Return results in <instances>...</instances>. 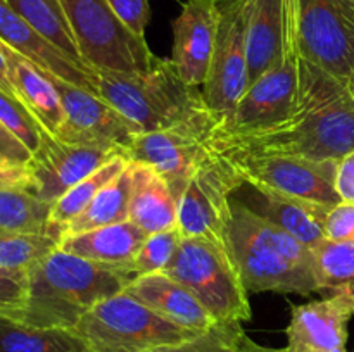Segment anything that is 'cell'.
Masks as SVG:
<instances>
[{
    "mask_svg": "<svg viewBox=\"0 0 354 352\" xmlns=\"http://www.w3.org/2000/svg\"><path fill=\"white\" fill-rule=\"evenodd\" d=\"M116 155L124 154L120 148L107 145L66 144L47 135L30 162L33 176L31 192L52 206L76 183L85 179Z\"/></svg>",
    "mask_w": 354,
    "mask_h": 352,
    "instance_id": "9a60e30c",
    "label": "cell"
},
{
    "mask_svg": "<svg viewBox=\"0 0 354 352\" xmlns=\"http://www.w3.org/2000/svg\"><path fill=\"white\" fill-rule=\"evenodd\" d=\"M0 352H90L73 328L37 326L0 314Z\"/></svg>",
    "mask_w": 354,
    "mask_h": 352,
    "instance_id": "d4e9b609",
    "label": "cell"
},
{
    "mask_svg": "<svg viewBox=\"0 0 354 352\" xmlns=\"http://www.w3.org/2000/svg\"><path fill=\"white\" fill-rule=\"evenodd\" d=\"M241 186H244V182L230 162L209 150L190 176L178 200V230L182 237H206L228 247L232 195Z\"/></svg>",
    "mask_w": 354,
    "mask_h": 352,
    "instance_id": "8fae6325",
    "label": "cell"
},
{
    "mask_svg": "<svg viewBox=\"0 0 354 352\" xmlns=\"http://www.w3.org/2000/svg\"><path fill=\"white\" fill-rule=\"evenodd\" d=\"M30 292V269L0 268V314L19 313Z\"/></svg>",
    "mask_w": 354,
    "mask_h": 352,
    "instance_id": "e575fe53",
    "label": "cell"
},
{
    "mask_svg": "<svg viewBox=\"0 0 354 352\" xmlns=\"http://www.w3.org/2000/svg\"><path fill=\"white\" fill-rule=\"evenodd\" d=\"M218 12L213 61L203 97L207 109L220 117L234 109L249 86L248 0H218Z\"/></svg>",
    "mask_w": 354,
    "mask_h": 352,
    "instance_id": "4fadbf2b",
    "label": "cell"
},
{
    "mask_svg": "<svg viewBox=\"0 0 354 352\" xmlns=\"http://www.w3.org/2000/svg\"><path fill=\"white\" fill-rule=\"evenodd\" d=\"M64 109V123L57 140L66 144L107 145L120 148L124 154L128 145L142 133L137 124L95 92L76 86L61 78L50 76Z\"/></svg>",
    "mask_w": 354,
    "mask_h": 352,
    "instance_id": "5bb4252c",
    "label": "cell"
},
{
    "mask_svg": "<svg viewBox=\"0 0 354 352\" xmlns=\"http://www.w3.org/2000/svg\"><path fill=\"white\" fill-rule=\"evenodd\" d=\"M97 95L145 131L171 128L207 109L203 90L189 85L171 59L159 57L145 71L118 72L93 69Z\"/></svg>",
    "mask_w": 354,
    "mask_h": 352,
    "instance_id": "277c9868",
    "label": "cell"
},
{
    "mask_svg": "<svg viewBox=\"0 0 354 352\" xmlns=\"http://www.w3.org/2000/svg\"><path fill=\"white\" fill-rule=\"evenodd\" d=\"M245 206L310 248H317L322 242L327 240L325 217L332 209L330 206L258 188H254V197H251Z\"/></svg>",
    "mask_w": 354,
    "mask_h": 352,
    "instance_id": "44dd1931",
    "label": "cell"
},
{
    "mask_svg": "<svg viewBox=\"0 0 354 352\" xmlns=\"http://www.w3.org/2000/svg\"><path fill=\"white\" fill-rule=\"evenodd\" d=\"M57 245L50 233H0V268L30 269Z\"/></svg>",
    "mask_w": 354,
    "mask_h": 352,
    "instance_id": "4dcf8cb0",
    "label": "cell"
},
{
    "mask_svg": "<svg viewBox=\"0 0 354 352\" xmlns=\"http://www.w3.org/2000/svg\"><path fill=\"white\" fill-rule=\"evenodd\" d=\"M107 3L135 35L145 38V28L151 19L149 0H107Z\"/></svg>",
    "mask_w": 354,
    "mask_h": 352,
    "instance_id": "8d00e7d4",
    "label": "cell"
},
{
    "mask_svg": "<svg viewBox=\"0 0 354 352\" xmlns=\"http://www.w3.org/2000/svg\"><path fill=\"white\" fill-rule=\"evenodd\" d=\"M33 154L30 148L0 121V162L14 166H30Z\"/></svg>",
    "mask_w": 354,
    "mask_h": 352,
    "instance_id": "74e56055",
    "label": "cell"
},
{
    "mask_svg": "<svg viewBox=\"0 0 354 352\" xmlns=\"http://www.w3.org/2000/svg\"><path fill=\"white\" fill-rule=\"evenodd\" d=\"M223 159L230 162L244 185L252 188L272 190L330 207L342 202L335 188L339 161H311L290 155H232Z\"/></svg>",
    "mask_w": 354,
    "mask_h": 352,
    "instance_id": "7c38bea8",
    "label": "cell"
},
{
    "mask_svg": "<svg viewBox=\"0 0 354 352\" xmlns=\"http://www.w3.org/2000/svg\"><path fill=\"white\" fill-rule=\"evenodd\" d=\"M73 330L90 352H151L201 333L159 316L124 290L95 304Z\"/></svg>",
    "mask_w": 354,
    "mask_h": 352,
    "instance_id": "8992f818",
    "label": "cell"
},
{
    "mask_svg": "<svg viewBox=\"0 0 354 352\" xmlns=\"http://www.w3.org/2000/svg\"><path fill=\"white\" fill-rule=\"evenodd\" d=\"M0 88L14 93L12 85H10L9 81V72H7V61H6V54H3L2 41H0Z\"/></svg>",
    "mask_w": 354,
    "mask_h": 352,
    "instance_id": "b9f144b4",
    "label": "cell"
},
{
    "mask_svg": "<svg viewBox=\"0 0 354 352\" xmlns=\"http://www.w3.org/2000/svg\"><path fill=\"white\" fill-rule=\"evenodd\" d=\"M131 223L147 235L171 230L178 226V200L165 176L152 166L130 161Z\"/></svg>",
    "mask_w": 354,
    "mask_h": 352,
    "instance_id": "7402d4cb",
    "label": "cell"
},
{
    "mask_svg": "<svg viewBox=\"0 0 354 352\" xmlns=\"http://www.w3.org/2000/svg\"><path fill=\"white\" fill-rule=\"evenodd\" d=\"M227 242L248 292H318L313 248L239 200H232Z\"/></svg>",
    "mask_w": 354,
    "mask_h": 352,
    "instance_id": "7a4b0ae2",
    "label": "cell"
},
{
    "mask_svg": "<svg viewBox=\"0 0 354 352\" xmlns=\"http://www.w3.org/2000/svg\"><path fill=\"white\" fill-rule=\"evenodd\" d=\"M131 278L123 268L99 264L57 247L30 268L26 306L12 316L37 326L75 328L83 314L123 292Z\"/></svg>",
    "mask_w": 354,
    "mask_h": 352,
    "instance_id": "3957f363",
    "label": "cell"
},
{
    "mask_svg": "<svg viewBox=\"0 0 354 352\" xmlns=\"http://www.w3.org/2000/svg\"><path fill=\"white\" fill-rule=\"evenodd\" d=\"M80 55L92 69L145 71L158 61L145 38L135 35L114 14L107 0H61Z\"/></svg>",
    "mask_w": 354,
    "mask_h": 352,
    "instance_id": "52a82bcc",
    "label": "cell"
},
{
    "mask_svg": "<svg viewBox=\"0 0 354 352\" xmlns=\"http://www.w3.org/2000/svg\"><path fill=\"white\" fill-rule=\"evenodd\" d=\"M301 55L334 78L354 76V0H294Z\"/></svg>",
    "mask_w": 354,
    "mask_h": 352,
    "instance_id": "ba28073f",
    "label": "cell"
},
{
    "mask_svg": "<svg viewBox=\"0 0 354 352\" xmlns=\"http://www.w3.org/2000/svg\"><path fill=\"white\" fill-rule=\"evenodd\" d=\"M325 237L332 242H354V202H341L328 211Z\"/></svg>",
    "mask_w": 354,
    "mask_h": 352,
    "instance_id": "d590c367",
    "label": "cell"
},
{
    "mask_svg": "<svg viewBox=\"0 0 354 352\" xmlns=\"http://www.w3.org/2000/svg\"><path fill=\"white\" fill-rule=\"evenodd\" d=\"M348 88H349V92H351V95L354 97V76L348 81Z\"/></svg>",
    "mask_w": 354,
    "mask_h": 352,
    "instance_id": "7bdbcfd3",
    "label": "cell"
},
{
    "mask_svg": "<svg viewBox=\"0 0 354 352\" xmlns=\"http://www.w3.org/2000/svg\"><path fill=\"white\" fill-rule=\"evenodd\" d=\"M2 47L14 93L37 117L44 130L52 137H57L64 123V109H62L61 97L52 83L50 75L41 71L38 66L14 52L6 43H2Z\"/></svg>",
    "mask_w": 354,
    "mask_h": 352,
    "instance_id": "cb8c5ba5",
    "label": "cell"
},
{
    "mask_svg": "<svg viewBox=\"0 0 354 352\" xmlns=\"http://www.w3.org/2000/svg\"><path fill=\"white\" fill-rule=\"evenodd\" d=\"M294 40V0H248L249 85L279 64Z\"/></svg>",
    "mask_w": 354,
    "mask_h": 352,
    "instance_id": "ac0fdd59",
    "label": "cell"
},
{
    "mask_svg": "<svg viewBox=\"0 0 354 352\" xmlns=\"http://www.w3.org/2000/svg\"><path fill=\"white\" fill-rule=\"evenodd\" d=\"M50 204L28 190H0V233H50Z\"/></svg>",
    "mask_w": 354,
    "mask_h": 352,
    "instance_id": "f546056e",
    "label": "cell"
},
{
    "mask_svg": "<svg viewBox=\"0 0 354 352\" xmlns=\"http://www.w3.org/2000/svg\"><path fill=\"white\" fill-rule=\"evenodd\" d=\"M313 252L318 293L341 299L354 311V242L324 240Z\"/></svg>",
    "mask_w": 354,
    "mask_h": 352,
    "instance_id": "484cf974",
    "label": "cell"
},
{
    "mask_svg": "<svg viewBox=\"0 0 354 352\" xmlns=\"http://www.w3.org/2000/svg\"><path fill=\"white\" fill-rule=\"evenodd\" d=\"M130 164V159L127 155H116L111 161H107L106 164L100 166L97 171H93L92 175L86 176L85 179H82L80 183H76L71 190L64 193L61 199L55 200L52 204L50 209V231L54 237H57L61 233L62 228L69 223V221L75 219L78 214H82L83 211L88 207V204L95 199L97 193L104 188L109 182H113L118 175L124 171Z\"/></svg>",
    "mask_w": 354,
    "mask_h": 352,
    "instance_id": "83f0119b",
    "label": "cell"
},
{
    "mask_svg": "<svg viewBox=\"0 0 354 352\" xmlns=\"http://www.w3.org/2000/svg\"><path fill=\"white\" fill-rule=\"evenodd\" d=\"M209 147L223 157L290 155L311 161H341L354 152V97L348 83L301 55L296 110L283 123L256 133L221 135L213 131Z\"/></svg>",
    "mask_w": 354,
    "mask_h": 352,
    "instance_id": "6da1fadb",
    "label": "cell"
},
{
    "mask_svg": "<svg viewBox=\"0 0 354 352\" xmlns=\"http://www.w3.org/2000/svg\"><path fill=\"white\" fill-rule=\"evenodd\" d=\"M0 41L26 57L47 75L97 93V75L41 37L6 0H0Z\"/></svg>",
    "mask_w": 354,
    "mask_h": 352,
    "instance_id": "e0dca14e",
    "label": "cell"
},
{
    "mask_svg": "<svg viewBox=\"0 0 354 352\" xmlns=\"http://www.w3.org/2000/svg\"><path fill=\"white\" fill-rule=\"evenodd\" d=\"M0 121L30 148L31 154L41 147L44 138L48 135L16 93L3 88H0Z\"/></svg>",
    "mask_w": 354,
    "mask_h": 352,
    "instance_id": "836d02e7",
    "label": "cell"
},
{
    "mask_svg": "<svg viewBox=\"0 0 354 352\" xmlns=\"http://www.w3.org/2000/svg\"><path fill=\"white\" fill-rule=\"evenodd\" d=\"M354 311L341 299H322L292 306L287 326L290 352H346L348 324Z\"/></svg>",
    "mask_w": 354,
    "mask_h": 352,
    "instance_id": "d6986e66",
    "label": "cell"
},
{
    "mask_svg": "<svg viewBox=\"0 0 354 352\" xmlns=\"http://www.w3.org/2000/svg\"><path fill=\"white\" fill-rule=\"evenodd\" d=\"M145 238L147 233L128 219L80 233L61 235L57 247L99 264L118 266L128 273V264L133 261Z\"/></svg>",
    "mask_w": 354,
    "mask_h": 352,
    "instance_id": "603a6c76",
    "label": "cell"
},
{
    "mask_svg": "<svg viewBox=\"0 0 354 352\" xmlns=\"http://www.w3.org/2000/svg\"><path fill=\"white\" fill-rule=\"evenodd\" d=\"M216 123V114L204 109L171 128L137 135L124 155L133 162L152 166L165 176L180 200L190 176L209 154V140Z\"/></svg>",
    "mask_w": 354,
    "mask_h": 352,
    "instance_id": "9c48e42d",
    "label": "cell"
},
{
    "mask_svg": "<svg viewBox=\"0 0 354 352\" xmlns=\"http://www.w3.org/2000/svg\"><path fill=\"white\" fill-rule=\"evenodd\" d=\"M182 233L178 226L171 230L159 231V233L147 235L142 247L138 248L133 261L128 264V273L133 276L151 275V273H162L171 262L176 248H178Z\"/></svg>",
    "mask_w": 354,
    "mask_h": 352,
    "instance_id": "d6a6232c",
    "label": "cell"
},
{
    "mask_svg": "<svg viewBox=\"0 0 354 352\" xmlns=\"http://www.w3.org/2000/svg\"><path fill=\"white\" fill-rule=\"evenodd\" d=\"M244 330L239 323H214L207 330L173 345H162L151 352H244Z\"/></svg>",
    "mask_w": 354,
    "mask_h": 352,
    "instance_id": "1f68e13d",
    "label": "cell"
},
{
    "mask_svg": "<svg viewBox=\"0 0 354 352\" xmlns=\"http://www.w3.org/2000/svg\"><path fill=\"white\" fill-rule=\"evenodd\" d=\"M0 190H33L30 166H14L0 162Z\"/></svg>",
    "mask_w": 354,
    "mask_h": 352,
    "instance_id": "f35d334b",
    "label": "cell"
},
{
    "mask_svg": "<svg viewBox=\"0 0 354 352\" xmlns=\"http://www.w3.org/2000/svg\"><path fill=\"white\" fill-rule=\"evenodd\" d=\"M6 2L41 37L52 41L69 57L85 64L80 55L75 35L69 26L61 0H6Z\"/></svg>",
    "mask_w": 354,
    "mask_h": 352,
    "instance_id": "f1b7e54d",
    "label": "cell"
},
{
    "mask_svg": "<svg viewBox=\"0 0 354 352\" xmlns=\"http://www.w3.org/2000/svg\"><path fill=\"white\" fill-rule=\"evenodd\" d=\"M301 88V50L296 40L270 71L248 86L234 109L218 117L214 131L248 135L283 123L296 110Z\"/></svg>",
    "mask_w": 354,
    "mask_h": 352,
    "instance_id": "30bf717a",
    "label": "cell"
},
{
    "mask_svg": "<svg viewBox=\"0 0 354 352\" xmlns=\"http://www.w3.org/2000/svg\"><path fill=\"white\" fill-rule=\"evenodd\" d=\"M218 19V0H185L173 21L171 62L180 76L197 88L209 75Z\"/></svg>",
    "mask_w": 354,
    "mask_h": 352,
    "instance_id": "2e32d148",
    "label": "cell"
},
{
    "mask_svg": "<svg viewBox=\"0 0 354 352\" xmlns=\"http://www.w3.org/2000/svg\"><path fill=\"white\" fill-rule=\"evenodd\" d=\"M242 351L244 352H290L289 349H273V347H263V345L256 344L254 340H251V338L248 337V335L244 333V337H242Z\"/></svg>",
    "mask_w": 354,
    "mask_h": 352,
    "instance_id": "60d3db41",
    "label": "cell"
},
{
    "mask_svg": "<svg viewBox=\"0 0 354 352\" xmlns=\"http://www.w3.org/2000/svg\"><path fill=\"white\" fill-rule=\"evenodd\" d=\"M124 292L159 316L192 331H204L216 321L187 286L166 273L133 276Z\"/></svg>",
    "mask_w": 354,
    "mask_h": 352,
    "instance_id": "ffe728a7",
    "label": "cell"
},
{
    "mask_svg": "<svg viewBox=\"0 0 354 352\" xmlns=\"http://www.w3.org/2000/svg\"><path fill=\"white\" fill-rule=\"evenodd\" d=\"M162 273L187 286L216 323L251 320L249 292L227 245L206 237H182Z\"/></svg>",
    "mask_w": 354,
    "mask_h": 352,
    "instance_id": "5b68a950",
    "label": "cell"
},
{
    "mask_svg": "<svg viewBox=\"0 0 354 352\" xmlns=\"http://www.w3.org/2000/svg\"><path fill=\"white\" fill-rule=\"evenodd\" d=\"M335 188L342 202H354V152L339 161Z\"/></svg>",
    "mask_w": 354,
    "mask_h": 352,
    "instance_id": "ab89813d",
    "label": "cell"
},
{
    "mask_svg": "<svg viewBox=\"0 0 354 352\" xmlns=\"http://www.w3.org/2000/svg\"><path fill=\"white\" fill-rule=\"evenodd\" d=\"M130 192H131V171L130 164L113 182L107 183L88 204L82 214L69 221L61 230L59 237L66 233H80V231L93 230V228L107 226V224L123 223L130 217Z\"/></svg>",
    "mask_w": 354,
    "mask_h": 352,
    "instance_id": "4316f807",
    "label": "cell"
}]
</instances>
